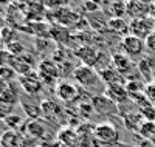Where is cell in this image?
<instances>
[{
  "label": "cell",
  "instance_id": "20",
  "mask_svg": "<svg viewBox=\"0 0 155 147\" xmlns=\"http://www.w3.org/2000/svg\"><path fill=\"white\" fill-rule=\"evenodd\" d=\"M0 39H2V42H3L5 45L17 41V31H16V28H14V26L6 25L5 28L0 31Z\"/></svg>",
  "mask_w": 155,
  "mask_h": 147
},
{
  "label": "cell",
  "instance_id": "24",
  "mask_svg": "<svg viewBox=\"0 0 155 147\" xmlns=\"http://www.w3.org/2000/svg\"><path fill=\"white\" fill-rule=\"evenodd\" d=\"M144 96L147 98V101L155 104V82H147L146 84V87H144Z\"/></svg>",
  "mask_w": 155,
  "mask_h": 147
},
{
  "label": "cell",
  "instance_id": "16",
  "mask_svg": "<svg viewBox=\"0 0 155 147\" xmlns=\"http://www.w3.org/2000/svg\"><path fill=\"white\" fill-rule=\"evenodd\" d=\"M109 31L118 34L123 39L127 34H130V26H129V22H126L123 17H112L109 22Z\"/></svg>",
  "mask_w": 155,
  "mask_h": 147
},
{
  "label": "cell",
  "instance_id": "10",
  "mask_svg": "<svg viewBox=\"0 0 155 147\" xmlns=\"http://www.w3.org/2000/svg\"><path fill=\"white\" fill-rule=\"evenodd\" d=\"M74 56L82 62V65L96 68V65L99 64V59H101V53L95 47H92V45H84V47L76 50Z\"/></svg>",
  "mask_w": 155,
  "mask_h": 147
},
{
  "label": "cell",
  "instance_id": "12",
  "mask_svg": "<svg viewBox=\"0 0 155 147\" xmlns=\"http://www.w3.org/2000/svg\"><path fill=\"white\" fill-rule=\"evenodd\" d=\"M0 102H6L11 105L20 102V95L14 82H6L0 79Z\"/></svg>",
  "mask_w": 155,
  "mask_h": 147
},
{
  "label": "cell",
  "instance_id": "11",
  "mask_svg": "<svg viewBox=\"0 0 155 147\" xmlns=\"http://www.w3.org/2000/svg\"><path fill=\"white\" fill-rule=\"evenodd\" d=\"M104 95H106L110 101H113L116 105H120V104H123V102H126V101L130 99L126 84H112V85H106Z\"/></svg>",
  "mask_w": 155,
  "mask_h": 147
},
{
  "label": "cell",
  "instance_id": "25",
  "mask_svg": "<svg viewBox=\"0 0 155 147\" xmlns=\"http://www.w3.org/2000/svg\"><path fill=\"white\" fill-rule=\"evenodd\" d=\"M12 110H14V105L6 104V102H0V119H5L9 115H12Z\"/></svg>",
  "mask_w": 155,
  "mask_h": 147
},
{
  "label": "cell",
  "instance_id": "27",
  "mask_svg": "<svg viewBox=\"0 0 155 147\" xmlns=\"http://www.w3.org/2000/svg\"><path fill=\"white\" fill-rule=\"evenodd\" d=\"M144 44H146V50H147L149 53H152V54H155V33H152V34L146 39Z\"/></svg>",
  "mask_w": 155,
  "mask_h": 147
},
{
  "label": "cell",
  "instance_id": "15",
  "mask_svg": "<svg viewBox=\"0 0 155 147\" xmlns=\"http://www.w3.org/2000/svg\"><path fill=\"white\" fill-rule=\"evenodd\" d=\"M137 65H138L140 74L143 76L146 81L152 82V74L155 71V60H153V57H150V56H141V59H140V62Z\"/></svg>",
  "mask_w": 155,
  "mask_h": 147
},
{
  "label": "cell",
  "instance_id": "22",
  "mask_svg": "<svg viewBox=\"0 0 155 147\" xmlns=\"http://www.w3.org/2000/svg\"><path fill=\"white\" fill-rule=\"evenodd\" d=\"M3 122L8 126L9 130H16V129H20V127L25 126L23 121H22V118H19L17 115H9L8 118L3 119Z\"/></svg>",
  "mask_w": 155,
  "mask_h": 147
},
{
  "label": "cell",
  "instance_id": "28",
  "mask_svg": "<svg viewBox=\"0 0 155 147\" xmlns=\"http://www.w3.org/2000/svg\"><path fill=\"white\" fill-rule=\"evenodd\" d=\"M5 26H6V19L0 16V31H2V30L5 28Z\"/></svg>",
  "mask_w": 155,
  "mask_h": 147
},
{
  "label": "cell",
  "instance_id": "3",
  "mask_svg": "<svg viewBox=\"0 0 155 147\" xmlns=\"http://www.w3.org/2000/svg\"><path fill=\"white\" fill-rule=\"evenodd\" d=\"M37 74L45 85H54L61 76V68L53 59H44L37 65Z\"/></svg>",
  "mask_w": 155,
  "mask_h": 147
},
{
  "label": "cell",
  "instance_id": "17",
  "mask_svg": "<svg viewBox=\"0 0 155 147\" xmlns=\"http://www.w3.org/2000/svg\"><path fill=\"white\" fill-rule=\"evenodd\" d=\"M25 132H27V135L30 138H34V139H39V138H42L45 135V126L44 122L41 121V119H31V121L28 122H25L23 126Z\"/></svg>",
  "mask_w": 155,
  "mask_h": 147
},
{
  "label": "cell",
  "instance_id": "8",
  "mask_svg": "<svg viewBox=\"0 0 155 147\" xmlns=\"http://www.w3.org/2000/svg\"><path fill=\"white\" fill-rule=\"evenodd\" d=\"M19 85L27 95L34 96L39 91H42L44 82H42V79L39 77L37 71H31V73H27L23 76H19Z\"/></svg>",
  "mask_w": 155,
  "mask_h": 147
},
{
  "label": "cell",
  "instance_id": "6",
  "mask_svg": "<svg viewBox=\"0 0 155 147\" xmlns=\"http://www.w3.org/2000/svg\"><path fill=\"white\" fill-rule=\"evenodd\" d=\"M110 65L121 76H124V77H127L129 74H132L135 71V64L132 62V59L129 57L127 54H124L121 50L112 53V56H110Z\"/></svg>",
  "mask_w": 155,
  "mask_h": 147
},
{
  "label": "cell",
  "instance_id": "1",
  "mask_svg": "<svg viewBox=\"0 0 155 147\" xmlns=\"http://www.w3.org/2000/svg\"><path fill=\"white\" fill-rule=\"evenodd\" d=\"M73 77L84 90H92L98 84H101V81H102L99 76V71L96 68H93V67H87V65L76 67Z\"/></svg>",
  "mask_w": 155,
  "mask_h": 147
},
{
  "label": "cell",
  "instance_id": "26",
  "mask_svg": "<svg viewBox=\"0 0 155 147\" xmlns=\"http://www.w3.org/2000/svg\"><path fill=\"white\" fill-rule=\"evenodd\" d=\"M84 9L88 12H95V11H99V6H98V2L96 0H85L84 2Z\"/></svg>",
  "mask_w": 155,
  "mask_h": 147
},
{
  "label": "cell",
  "instance_id": "13",
  "mask_svg": "<svg viewBox=\"0 0 155 147\" xmlns=\"http://www.w3.org/2000/svg\"><path fill=\"white\" fill-rule=\"evenodd\" d=\"M27 141L17 130H6L0 136V147H27Z\"/></svg>",
  "mask_w": 155,
  "mask_h": 147
},
{
  "label": "cell",
  "instance_id": "31",
  "mask_svg": "<svg viewBox=\"0 0 155 147\" xmlns=\"http://www.w3.org/2000/svg\"><path fill=\"white\" fill-rule=\"evenodd\" d=\"M153 33H155V31H153Z\"/></svg>",
  "mask_w": 155,
  "mask_h": 147
},
{
  "label": "cell",
  "instance_id": "29",
  "mask_svg": "<svg viewBox=\"0 0 155 147\" xmlns=\"http://www.w3.org/2000/svg\"><path fill=\"white\" fill-rule=\"evenodd\" d=\"M3 47H5V44L2 42V39H0V51H2V50H3Z\"/></svg>",
  "mask_w": 155,
  "mask_h": 147
},
{
  "label": "cell",
  "instance_id": "21",
  "mask_svg": "<svg viewBox=\"0 0 155 147\" xmlns=\"http://www.w3.org/2000/svg\"><path fill=\"white\" fill-rule=\"evenodd\" d=\"M16 76H17V73L11 65H2L0 67V79H2V81L12 82V79H14Z\"/></svg>",
  "mask_w": 155,
  "mask_h": 147
},
{
  "label": "cell",
  "instance_id": "18",
  "mask_svg": "<svg viewBox=\"0 0 155 147\" xmlns=\"http://www.w3.org/2000/svg\"><path fill=\"white\" fill-rule=\"evenodd\" d=\"M20 105H22V110L25 112V115L28 118L39 119V116H42V104H39L37 101L25 102L23 99H20Z\"/></svg>",
  "mask_w": 155,
  "mask_h": 147
},
{
  "label": "cell",
  "instance_id": "30",
  "mask_svg": "<svg viewBox=\"0 0 155 147\" xmlns=\"http://www.w3.org/2000/svg\"><path fill=\"white\" fill-rule=\"evenodd\" d=\"M152 82H155V71H153V74H152Z\"/></svg>",
  "mask_w": 155,
  "mask_h": 147
},
{
  "label": "cell",
  "instance_id": "9",
  "mask_svg": "<svg viewBox=\"0 0 155 147\" xmlns=\"http://www.w3.org/2000/svg\"><path fill=\"white\" fill-rule=\"evenodd\" d=\"M92 105H93V110L98 115H104V116H110L118 113V105H116L113 101H110L106 95H96L92 98Z\"/></svg>",
  "mask_w": 155,
  "mask_h": 147
},
{
  "label": "cell",
  "instance_id": "14",
  "mask_svg": "<svg viewBox=\"0 0 155 147\" xmlns=\"http://www.w3.org/2000/svg\"><path fill=\"white\" fill-rule=\"evenodd\" d=\"M87 23L90 25V28L93 31H106L109 30V22L110 19H106L104 12L101 9L99 11H95V12H88L87 14Z\"/></svg>",
  "mask_w": 155,
  "mask_h": 147
},
{
  "label": "cell",
  "instance_id": "5",
  "mask_svg": "<svg viewBox=\"0 0 155 147\" xmlns=\"http://www.w3.org/2000/svg\"><path fill=\"white\" fill-rule=\"evenodd\" d=\"M120 48L124 54H127L130 59H134V57H138V56H144L143 53L146 50V44H144L143 39H140L134 34H127L126 37L121 39Z\"/></svg>",
  "mask_w": 155,
  "mask_h": 147
},
{
  "label": "cell",
  "instance_id": "2",
  "mask_svg": "<svg viewBox=\"0 0 155 147\" xmlns=\"http://www.w3.org/2000/svg\"><path fill=\"white\" fill-rule=\"evenodd\" d=\"M93 136L102 145H115L120 142V132L112 122H99L93 129Z\"/></svg>",
  "mask_w": 155,
  "mask_h": 147
},
{
  "label": "cell",
  "instance_id": "23",
  "mask_svg": "<svg viewBox=\"0 0 155 147\" xmlns=\"http://www.w3.org/2000/svg\"><path fill=\"white\" fill-rule=\"evenodd\" d=\"M6 51L9 53L11 56L17 57V56H22L23 53H25V47H23L19 41H14V42H11V44L6 45Z\"/></svg>",
  "mask_w": 155,
  "mask_h": 147
},
{
  "label": "cell",
  "instance_id": "19",
  "mask_svg": "<svg viewBox=\"0 0 155 147\" xmlns=\"http://www.w3.org/2000/svg\"><path fill=\"white\" fill-rule=\"evenodd\" d=\"M138 133L141 135V138H143V139H149L150 141L155 136V122L153 121H146V119H144V122L141 124Z\"/></svg>",
  "mask_w": 155,
  "mask_h": 147
},
{
  "label": "cell",
  "instance_id": "4",
  "mask_svg": "<svg viewBox=\"0 0 155 147\" xmlns=\"http://www.w3.org/2000/svg\"><path fill=\"white\" fill-rule=\"evenodd\" d=\"M129 26H130V34L146 41V39L155 31V20L149 16H143V17L132 19L129 22Z\"/></svg>",
  "mask_w": 155,
  "mask_h": 147
},
{
  "label": "cell",
  "instance_id": "7",
  "mask_svg": "<svg viewBox=\"0 0 155 147\" xmlns=\"http://www.w3.org/2000/svg\"><path fill=\"white\" fill-rule=\"evenodd\" d=\"M81 91L74 84L71 82H67V81H62L56 85V95L58 98L65 102V104H74L81 99Z\"/></svg>",
  "mask_w": 155,
  "mask_h": 147
}]
</instances>
